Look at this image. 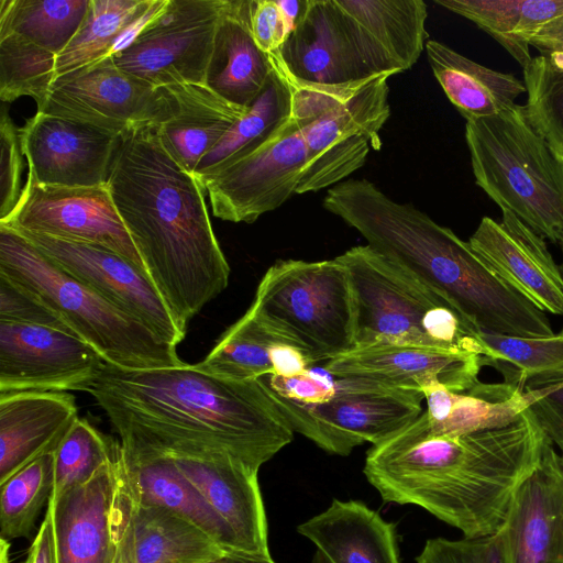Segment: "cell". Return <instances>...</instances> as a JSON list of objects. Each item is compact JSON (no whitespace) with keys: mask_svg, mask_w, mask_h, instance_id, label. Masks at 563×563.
<instances>
[{"mask_svg":"<svg viewBox=\"0 0 563 563\" xmlns=\"http://www.w3.org/2000/svg\"><path fill=\"white\" fill-rule=\"evenodd\" d=\"M63 272L177 346L185 335L147 274L118 253L96 244L21 232Z\"/></svg>","mask_w":563,"mask_h":563,"instance_id":"obj_17","label":"cell"},{"mask_svg":"<svg viewBox=\"0 0 563 563\" xmlns=\"http://www.w3.org/2000/svg\"><path fill=\"white\" fill-rule=\"evenodd\" d=\"M249 310L310 364L354 347L353 296L338 260H279L261 279Z\"/></svg>","mask_w":563,"mask_h":563,"instance_id":"obj_7","label":"cell"},{"mask_svg":"<svg viewBox=\"0 0 563 563\" xmlns=\"http://www.w3.org/2000/svg\"><path fill=\"white\" fill-rule=\"evenodd\" d=\"M522 69L527 117L548 142L563 154V66L539 55L532 57Z\"/></svg>","mask_w":563,"mask_h":563,"instance_id":"obj_40","label":"cell"},{"mask_svg":"<svg viewBox=\"0 0 563 563\" xmlns=\"http://www.w3.org/2000/svg\"><path fill=\"white\" fill-rule=\"evenodd\" d=\"M424 49L435 79L466 121L503 113L526 92L525 82L514 75L483 66L439 41H427Z\"/></svg>","mask_w":563,"mask_h":563,"instance_id":"obj_28","label":"cell"},{"mask_svg":"<svg viewBox=\"0 0 563 563\" xmlns=\"http://www.w3.org/2000/svg\"><path fill=\"white\" fill-rule=\"evenodd\" d=\"M87 393L108 417L224 448L257 468L294 439L262 378H225L187 363L151 369L106 363Z\"/></svg>","mask_w":563,"mask_h":563,"instance_id":"obj_3","label":"cell"},{"mask_svg":"<svg viewBox=\"0 0 563 563\" xmlns=\"http://www.w3.org/2000/svg\"><path fill=\"white\" fill-rule=\"evenodd\" d=\"M402 71L410 69L427 43L423 0H336Z\"/></svg>","mask_w":563,"mask_h":563,"instance_id":"obj_32","label":"cell"},{"mask_svg":"<svg viewBox=\"0 0 563 563\" xmlns=\"http://www.w3.org/2000/svg\"><path fill=\"white\" fill-rule=\"evenodd\" d=\"M164 88L172 111L155 128L156 133L174 161L195 175L200 159L249 109L227 101L206 84H177Z\"/></svg>","mask_w":563,"mask_h":563,"instance_id":"obj_24","label":"cell"},{"mask_svg":"<svg viewBox=\"0 0 563 563\" xmlns=\"http://www.w3.org/2000/svg\"><path fill=\"white\" fill-rule=\"evenodd\" d=\"M252 0H227L214 37L206 85L227 101L249 109L274 70L272 56L251 30Z\"/></svg>","mask_w":563,"mask_h":563,"instance_id":"obj_26","label":"cell"},{"mask_svg":"<svg viewBox=\"0 0 563 563\" xmlns=\"http://www.w3.org/2000/svg\"><path fill=\"white\" fill-rule=\"evenodd\" d=\"M54 482V456L48 452L0 484V539L32 537Z\"/></svg>","mask_w":563,"mask_h":563,"instance_id":"obj_36","label":"cell"},{"mask_svg":"<svg viewBox=\"0 0 563 563\" xmlns=\"http://www.w3.org/2000/svg\"><path fill=\"white\" fill-rule=\"evenodd\" d=\"M251 30L261 51L268 55L279 51L289 31L276 0H252Z\"/></svg>","mask_w":563,"mask_h":563,"instance_id":"obj_47","label":"cell"},{"mask_svg":"<svg viewBox=\"0 0 563 563\" xmlns=\"http://www.w3.org/2000/svg\"><path fill=\"white\" fill-rule=\"evenodd\" d=\"M225 554L213 538L185 517L136 501L135 563H210Z\"/></svg>","mask_w":563,"mask_h":563,"instance_id":"obj_31","label":"cell"},{"mask_svg":"<svg viewBox=\"0 0 563 563\" xmlns=\"http://www.w3.org/2000/svg\"><path fill=\"white\" fill-rule=\"evenodd\" d=\"M384 75L353 84L301 86L292 89L291 118L300 125L308 163L331 147L366 136L375 150L382 146L379 131L390 115L389 88Z\"/></svg>","mask_w":563,"mask_h":563,"instance_id":"obj_18","label":"cell"},{"mask_svg":"<svg viewBox=\"0 0 563 563\" xmlns=\"http://www.w3.org/2000/svg\"><path fill=\"white\" fill-rule=\"evenodd\" d=\"M106 362L67 329L0 322V394L87 393Z\"/></svg>","mask_w":563,"mask_h":563,"instance_id":"obj_16","label":"cell"},{"mask_svg":"<svg viewBox=\"0 0 563 563\" xmlns=\"http://www.w3.org/2000/svg\"><path fill=\"white\" fill-rule=\"evenodd\" d=\"M560 244H561L562 256H563V242H561ZM560 271H561V275H562V278H563V258H562V263L560 265Z\"/></svg>","mask_w":563,"mask_h":563,"instance_id":"obj_55","label":"cell"},{"mask_svg":"<svg viewBox=\"0 0 563 563\" xmlns=\"http://www.w3.org/2000/svg\"><path fill=\"white\" fill-rule=\"evenodd\" d=\"M499 532L506 563H563V453L551 440Z\"/></svg>","mask_w":563,"mask_h":563,"instance_id":"obj_22","label":"cell"},{"mask_svg":"<svg viewBox=\"0 0 563 563\" xmlns=\"http://www.w3.org/2000/svg\"><path fill=\"white\" fill-rule=\"evenodd\" d=\"M23 563H25V561Z\"/></svg>","mask_w":563,"mask_h":563,"instance_id":"obj_57","label":"cell"},{"mask_svg":"<svg viewBox=\"0 0 563 563\" xmlns=\"http://www.w3.org/2000/svg\"><path fill=\"white\" fill-rule=\"evenodd\" d=\"M172 111L164 87L121 70L111 56L57 76L37 112L87 123L118 136L157 126Z\"/></svg>","mask_w":563,"mask_h":563,"instance_id":"obj_12","label":"cell"},{"mask_svg":"<svg viewBox=\"0 0 563 563\" xmlns=\"http://www.w3.org/2000/svg\"><path fill=\"white\" fill-rule=\"evenodd\" d=\"M261 378L271 394L300 405L321 404L334 394V382L310 369L290 377L267 375Z\"/></svg>","mask_w":563,"mask_h":563,"instance_id":"obj_45","label":"cell"},{"mask_svg":"<svg viewBox=\"0 0 563 563\" xmlns=\"http://www.w3.org/2000/svg\"><path fill=\"white\" fill-rule=\"evenodd\" d=\"M120 137L87 123L41 112L20 128L29 176L42 185L108 184Z\"/></svg>","mask_w":563,"mask_h":563,"instance_id":"obj_19","label":"cell"},{"mask_svg":"<svg viewBox=\"0 0 563 563\" xmlns=\"http://www.w3.org/2000/svg\"><path fill=\"white\" fill-rule=\"evenodd\" d=\"M482 218L472 249L510 287L543 312L563 314V278L544 239L515 213Z\"/></svg>","mask_w":563,"mask_h":563,"instance_id":"obj_20","label":"cell"},{"mask_svg":"<svg viewBox=\"0 0 563 563\" xmlns=\"http://www.w3.org/2000/svg\"><path fill=\"white\" fill-rule=\"evenodd\" d=\"M77 418L75 396L67 391L0 394V484L53 452Z\"/></svg>","mask_w":563,"mask_h":563,"instance_id":"obj_23","label":"cell"},{"mask_svg":"<svg viewBox=\"0 0 563 563\" xmlns=\"http://www.w3.org/2000/svg\"><path fill=\"white\" fill-rule=\"evenodd\" d=\"M268 394L294 432L342 456L364 442L378 444L407 427L422 413L424 399L416 390L356 377L335 380L332 397L316 405H300Z\"/></svg>","mask_w":563,"mask_h":563,"instance_id":"obj_11","label":"cell"},{"mask_svg":"<svg viewBox=\"0 0 563 563\" xmlns=\"http://www.w3.org/2000/svg\"><path fill=\"white\" fill-rule=\"evenodd\" d=\"M273 63L274 70L247 112L200 159L195 170L198 180L253 153L275 137L291 119L292 89L274 59Z\"/></svg>","mask_w":563,"mask_h":563,"instance_id":"obj_29","label":"cell"},{"mask_svg":"<svg viewBox=\"0 0 563 563\" xmlns=\"http://www.w3.org/2000/svg\"><path fill=\"white\" fill-rule=\"evenodd\" d=\"M481 366L477 355L379 343L354 346L328 361L324 371L339 378H364L419 393L431 383H440L454 393H461L479 383Z\"/></svg>","mask_w":563,"mask_h":563,"instance_id":"obj_21","label":"cell"},{"mask_svg":"<svg viewBox=\"0 0 563 563\" xmlns=\"http://www.w3.org/2000/svg\"><path fill=\"white\" fill-rule=\"evenodd\" d=\"M271 56L290 84L301 86L345 85L402 73L336 0H308L301 20Z\"/></svg>","mask_w":563,"mask_h":563,"instance_id":"obj_10","label":"cell"},{"mask_svg":"<svg viewBox=\"0 0 563 563\" xmlns=\"http://www.w3.org/2000/svg\"><path fill=\"white\" fill-rule=\"evenodd\" d=\"M145 0H90L78 31L55 59L56 77L106 56Z\"/></svg>","mask_w":563,"mask_h":563,"instance_id":"obj_37","label":"cell"},{"mask_svg":"<svg viewBox=\"0 0 563 563\" xmlns=\"http://www.w3.org/2000/svg\"><path fill=\"white\" fill-rule=\"evenodd\" d=\"M522 393L548 437L563 453V378Z\"/></svg>","mask_w":563,"mask_h":563,"instance_id":"obj_46","label":"cell"},{"mask_svg":"<svg viewBox=\"0 0 563 563\" xmlns=\"http://www.w3.org/2000/svg\"><path fill=\"white\" fill-rule=\"evenodd\" d=\"M135 507L120 445L87 483L51 495L56 563H135Z\"/></svg>","mask_w":563,"mask_h":563,"instance_id":"obj_9","label":"cell"},{"mask_svg":"<svg viewBox=\"0 0 563 563\" xmlns=\"http://www.w3.org/2000/svg\"><path fill=\"white\" fill-rule=\"evenodd\" d=\"M273 374L290 377L309 369L311 365L303 353L286 341L275 343L269 351Z\"/></svg>","mask_w":563,"mask_h":563,"instance_id":"obj_49","label":"cell"},{"mask_svg":"<svg viewBox=\"0 0 563 563\" xmlns=\"http://www.w3.org/2000/svg\"><path fill=\"white\" fill-rule=\"evenodd\" d=\"M25 563H56L53 523L47 511L29 549Z\"/></svg>","mask_w":563,"mask_h":563,"instance_id":"obj_51","label":"cell"},{"mask_svg":"<svg viewBox=\"0 0 563 563\" xmlns=\"http://www.w3.org/2000/svg\"><path fill=\"white\" fill-rule=\"evenodd\" d=\"M121 454L136 501L172 510L190 520L227 552H238L228 523L180 474L173 461L150 448L121 441Z\"/></svg>","mask_w":563,"mask_h":563,"instance_id":"obj_25","label":"cell"},{"mask_svg":"<svg viewBox=\"0 0 563 563\" xmlns=\"http://www.w3.org/2000/svg\"><path fill=\"white\" fill-rule=\"evenodd\" d=\"M156 126L120 137L108 186L148 278L179 330L229 284L198 178L163 146Z\"/></svg>","mask_w":563,"mask_h":563,"instance_id":"obj_2","label":"cell"},{"mask_svg":"<svg viewBox=\"0 0 563 563\" xmlns=\"http://www.w3.org/2000/svg\"><path fill=\"white\" fill-rule=\"evenodd\" d=\"M369 147L368 137L361 135L325 151L306 165L296 194L316 192L336 186L365 164Z\"/></svg>","mask_w":563,"mask_h":563,"instance_id":"obj_41","label":"cell"},{"mask_svg":"<svg viewBox=\"0 0 563 563\" xmlns=\"http://www.w3.org/2000/svg\"><path fill=\"white\" fill-rule=\"evenodd\" d=\"M119 452L120 441L104 435L87 419L78 417L53 451L55 482L52 494L87 483Z\"/></svg>","mask_w":563,"mask_h":563,"instance_id":"obj_39","label":"cell"},{"mask_svg":"<svg viewBox=\"0 0 563 563\" xmlns=\"http://www.w3.org/2000/svg\"><path fill=\"white\" fill-rule=\"evenodd\" d=\"M307 162L301 128L291 118L266 144L199 181L214 217L253 223L296 194Z\"/></svg>","mask_w":563,"mask_h":563,"instance_id":"obj_15","label":"cell"},{"mask_svg":"<svg viewBox=\"0 0 563 563\" xmlns=\"http://www.w3.org/2000/svg\"><path fill=\"white\" fill-rule=\"evenodd\" d=\"M210 563H229V562L227 561L225 558H223V559H220L218 561L210 562Z\"/></svg>","mask_w":563,"mask_h":563,"instance_id":"obj_56","label":"cell"},{"mask_svg":"<svg viewBox=\"0 0 563 563\" xmlns=\"http://www.w3.org/2000/svg\"><path fill=\"white\" fill-rule=\"evenodd\" d=\"M493 36L523 67L532 59L529 41L563 15V0H434Z\"/></svg>","mask_w":563,"mask_h":563,"instance_id":"obj_30","label":"cell"},{"mask_svg":"<svg viewBox=\"0 0 563 563\" xmlns=\"http://www.w3.org/2000/svg\"><path fill=\"white\" fill-rule=\"evenodd\" d=\"M550 440L530 408L508 424L455 435L431 432L422 412L372 445L363 472L385 503L418 506L463 537L492 536Z\"/></svg>","mask_w":563,"mask_h":563,"instance_id":"obj_1","label":"cell"},{"mask_svg":"<svg viewBox=\"0 0 563 563\" xmlns=\"http://www.w3.org/2000/svg\"><path fill=\"white\" fill-rule=\"evenodd\" d=\"M312 563H332L321 551L317 550Z\"/></svg>","mask_w":563,"mask_h":563,"instance_id":"obj_54","label":"cell"},{"mask_svg":"<svg viewBox=\"0 0 563 563\" xmlns=\"http://www.w3.org/2000/svg\"><path fill=\"white\" fill-rule=\"evenodd\" d=\"M0 275L46 305L107 364L123 369L180 365L177 346L63 272L12 228L0 224Z\"/></svg>","mask_w":563,"mask_h":563,"instance_id":"obj_5","label":"cell"},{"mask_svg":"<svg viewBox=\"0 0 563 563\" xmlns=\"http://www.w3.org/2000/svg\"><path fill=\"white\" fill-rule=\"evenodd\" d=\"M168 4L169 0H145L115 40L109 55L113 56L129 47L143 30L167 9Z\"/></svg>","mask_w":563,"mask_h":563,"instance_id":"obj_48","label":"cell"},{"mask_svg":"<svg viewBox=\"0 0 563 563\" xmlns=\"http://www.w3.org/2000/svg\"><path fill=\"white\" fill-rule=\"evenodd\" d=\"M465 140L476 185L542 238L563 242V154L525 107L467 120Z\"/></svg>","mask_w":563,"mask_h":563,"instance_id":"obj_6","label":"cell"},{"mask_svg":"<svg viewBox=\"0 0 563 563\" xmlns=\"http://www.w3.org/2000/svg\"><path fill=\"white\" fill-rule=\"evenodd\" d=\"M56 55L14 33L0 34V99L31 97L40 108L56 78Z\"/></svg>","mask_w":563,"mask_h":563,"instance_id":"obj_38","label":"cell"},{"mask_svg":"<svg viewBox=\"0 0 563 563\" xmlns=\"http://www.w3.org/2000/svg\"><path fill=\"white\" fill-rule=\"evenodd\" d=\"M224 558L229 563H275L271 556H254L238 552H227Z\"/></svg>","mask_w":563,"mask_h":563,"instance_id":"obj_53","label":"cell"},{"mask_svg":"<svg viewBox=\"0 0 563 563\" xmlns=\"http://www.w3.org/2000/svg\"><path fill=\"white\" fill-rule=\"evenodd\" d=\"M0 224L15 231L100 245L146 273L108 184L82 187L42 185L27 176L12 216Z\"/></svg>","mask_w":563,"mask_h":563,"instance_id":"obj_14","label":"cell"},{"mask_svg":"<svg viewBox=\"0 0 563 563\" xmlns=\"http://www.w3.org/2000/svg\"><path fill=\"white\" fill-rule=\"evenodd\" d=\"M227 0H169L125 49L111 56L121 69L154 87L206 84Z\"/></svg>","mask_w":563,"mask_h":563,"instance_id":"obj_13","label":"cell"},{"mask_svg":"<svg viewBox=\"0 0 563 563\" xmlns=\"http://www.w3.org/2000/svg\"><path fill=\"white\" fill-rule=\"evenodd\" d=\"M279 341L285 340L247 310L228 328L207 356L196 365L205 372L225 378L258 379L273 374L269 351Z\"/></svg>","mask_w":563,"mask_h":563,"instance_id":"obj_35","label":"cell"},{"mask_svg":"<svg viewBox=\"0 0 563 563\" xmlns=\"http://www.w3.org/2000/svg\"><path fill=\"white\" fill-rule=\"evenodd\" d=\"M297 531L332 563H401L395 523L358 500L333 499Z\"/></svg>","mask_w":563,"mask_h":563,"instance_id":"obj_27","label":"cell"},{"mask_svg":"<svg viewBox=\"0 0 563 563\" xmlns=\"http://www.w3.org/2000/svg\"><path fill=\"white\" fill-rule=\"evenodd\" d=\"M0 322L43 324L71 331L40 299L2 275H0Z\"/></svg>","mask_w":563,"mask_h":563,"instance_id":"obj_44","label":"cell"},{"mask_svg":"<svg viewBox=\"0 0 563 563\" xmlns=\"http://www.w3.org/2000/svg\"><path fill=\"white\" fill-rule=\"evenodd\" d=\"M289 34L303 16L308 0H276Z\"/></svg>","mask_w":563,"mask_h":563,"instance_id":"obj_52","label":"cell"},{"mask_svg":"<svg viewBox=\"0 0 563 563\" xmlns=\"http://www.w3.org/2000/svg\"><path fill=\"white\" fill-rule=\"evenodd\" d=\"M481 365L497 369L520 390L563 378V328L550 336L525 338L482 331Z\"/></svg>","mask_w":563,"mask_h":563,"instance_id":"obj_33","label":"cell"},{"mask_svg":"<svg viewBox=\"0 0 563 563\" xmlns=\"http://www.w3.org/2000/svg\"><path fill=\"white\" fill-rule=\"evenodd\" d=\"M121 441L168 456L180 474L228 523L238 553L271 556L268 526L258 484L260 468L224 448L112 418Z\"/></svg>","mask_w":563,"mask_h":563,"instance_id":"obj_8","label":"cell"},{"mask_svg":"<svg viewBox=\"0 0 563 563\" xmlns=\"http://www.w3.org/2000/svg\"><path fill=\"white\" fill-rule=\"evenodd\" d=\"M0 223L12 216L22 189V147L20 128H16L3 106L0 113Z\"/></svg>","mask_w":563,"mask_h":563,"instance_id":"obj_43","label":"cell"},{"mask_svg":"<svg viewBox=\"0 0 563 563\" xmlns=\"http://www.w3.org/2000/svg\"><path fill=\"white\" fill-rule=\"evenodd\" d=\"M353 296L354 346L417 345L482 356V330L446 298L369 245L336 256Z\"/></svg>","mask_w":563,"mask_h":563,"instance_id":"obj_4","label":"cell"},{"mask_svg":"<svg viewBox=\"0 0 563 563\" xmlns=\"http://www.w3.org/2000/svg\"><path fill=\"white\" fill-rule=\"evenodd\" d=\"M416 563H506L500 532L457 540L432 538L426 541Z\"/></svg>","mask_w":563,"mask_h":563,"instance_id":"obj_42","label":"cell"},{"mask_svg":"<svg viewBox=\"0 0 563 563\" xmlns=\"http://www.w3.org/2000/svg\"><path fill=\"white\" fill-rule=\"evenodd\" d=\"M90 0H1L0 34L14 33L55 54L82 23Z\"/></svg>","mask_w":563,"mask_h":563,"instance_id":"obj_34","label":"cell"},{"mask_svg":"<svg viewBox=\"0 0 563 563\" xmlns=\"http://www.w3.org/2000/svg\"><path fill=\"white\" fill-rule=\"evenodd\" d=\"M529 45L554 64L563 66V15L545 24L531 37Z\"/></svg>","mask_w":563,"mask_h":563,"instance_id":"obj_50","label":"cell"}]
</instances>
